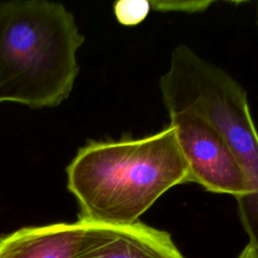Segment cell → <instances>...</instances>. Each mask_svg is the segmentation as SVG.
<instances>
[{"label": "cell", "mask_w": 258, "mask_h": 258, "mask_svg": "<svg viewBox=\"0 0 258 258\" xmlns=\"http://www.w3.org/2000/svg\"><path fill=\"white\" fill-rule=\"evenodd\" d=\"M66 172L68 189L80 208L79 221L98 225L136 223L168 189L190 182L170 124L144 137L89 142Z\"/></svg>", "instance_id": "cell-1"}, {"label": "cell", "mask_w": 258, "mask_h": 258, "mask_svg": "<svg viewBox=\"0 0 258 258\" xmlns=\"http://www.w3.org/2000/svg\"><path fill=\"white\" fill-rule=\"evenodd\" d=\"M84 41L75 16L61 3L0 2V103L59 106L73 91Z\"/></svg>", "instance_id": "cell-2"}, {"label": "cell", "mask_w": 258, "mask_h": 258, "mask_svg": "<svg viewBox=\"0 0 258 258\" xmlns=\"http://www.w3.org/2000/svg\"><path fill=\"white\" fill-rule=\"evenodd\" d=\"M159 89L166 110L188 108L197 112L229 143L253 188L250 197L237 200L239 218L249 239L258 238V131L245 89L185 44L173 48Z\"/></svg>", "instance_id": "cell-3"}, {"label": "cell", "mask_w": 258, "mask_h": 258, "mask_svg": "<svg viewBox=\"0 0 258 258\" xmlns=\"http://www.w3.org/2000/svg\"><path fill=\"white\" fill-rule=\"evenodd\" d=\"M166 111L187 161L190 182L211 192L233 196L236 201L253 194L234 151L210 121L188 108Z\"/></svg>", "instance_id": "cell-4"}, {"label": "cell", "mask_w": 258, "mask_h": 258, "mask_svg": "<svg viewBox=\"0 0 258 258\" xmlns=\"http://www.w3.org/2000/svg\"><path fill=\"white\" fill-rule=\"evenodd\" d=\"M74 258H184L170 235L141 222L129 225L85 223Z\"/></svg>", "instance_id": "cell-5"}, {"label": "cell", "mask_w": 258, "mask_h": 258, "mask_svg": "<svg viewBox=\"0 0 258 258\" xmlns=\"http://www.w3.org/2000/svg\"><path fill=\"white\" fill-rule=\"evenodd\" d=\"M85 223L19 229L0 239V258H74Z\"/></svg>", "instance_id": "cell-6"}, {"label": "cell", "mask_w": 258, "mask_h": 258, "mask_svg": "<svg viewBox=\"0 0 258 258\" xmlns=\"http://www.w3.org/2000/svg\"><path fill=\"white\" fill-rule=\"evenodd\" d=\"M114 14L117 21L124 26H135L145 20L151 10L147 0H120L114 3Z\"/></svg>", "instance_id": "cell-7"}, {"label": "cell", "mask_w": 258, "mask_h": 258, "mask_svg": "<svg viewBox=\"0 0 258 258\" xmlns=\"http://www.w3.org/2000/svg\"><path fill=\"white\" fill-rule=\"evenodd\" d=\"M212 1H150L151 9L160 11H203L211 5Z\"/></svg>", "instance_id": "cell-8"}, {"label": "cell", "mask_w": 258, "mask_h": 258, "mask_svg": "<svg viewBox=\"0 0 258 258\" xmlns=\"http://www.w3.org/2000/svg\"><path fill=\"white\" fill-rule=\"evenodd\" d=\"M237 258H258V253L251 245L248 244L242 250V252L239 254V256Z\"/></svg>", "instance_id": "cell-9"}, {"label": "cell", "mask_w": 258, "mask_h": 258, "mask_svg": "<svg viewBox=\"0 0 258 258\" xmlns=\"http://www.w3.org/2000/svg\"><path fill=\"white\" fill-rule=\"evenodd\" d=\"M257 9H256V21H257V24H258V3H257V7H256Z\"/></svg>", "instance_id": "cell-10"}]
</instances>
